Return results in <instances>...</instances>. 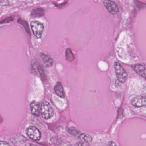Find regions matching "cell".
Here are the masks:
<instances>
[{"label":"cell","instance_id":"8fae6325","mask_svg":"<svg viewBox=\"0 0 146 146\" xmlns=\"http://www.w3.org/2000/svg\"><path fill=\"white\" fill-rule=\"evenodd\" d=\"M45 15V11L42 8L34 9L31 12V16L33 18L41 17Z\"/></svg>","mask_w":146,"mask_h":146},{"label":"cell","instance_id":"e0dca14e","mask_svg":"<svg viewBox=\"0 0 146 146\" xmlns=\"http://www.w3.org/2000/svg\"><path fill=\"white\" fill-rule=\"evenodd\" d=\"M14 20V18L13 17H9L7 18L3 19L2 21H0V24H5L10 23H11V22H13Z\"/></svg>","mask_w":146,"mask_h":146},{"label":"cell","instance_id":"ffe728a7","mask_svg":"<svg viewBox=\"0 0 146 146\" xmlns=\"http://www.w3.org/2000/svg\"><path fill=\"white\" fill-rule=\"evenodd\" d=\"M0 146H11V145L7 142L0 141Z\"/></svg>","mask_w":146,"mask_h":146},{"label":"cell","instance_id":"52a82bcc","mask_svg":"<svg viewBox=\"0 0 146 146\" xmlns=\"http://www.w3.org/2000/svg\"><path fill=\"white\" fill-rule=\"evenodd\" d=\"M132 106L136 107H141L146 106V99L141 96H136L131 102Z\"/></svg>","mask_w":146,"mask_h":146},{"label":"cell","instance_id":"277c9868","mask_svg":"<svg viewBox=\"0 0 146 146\" xmlns=\"http://www.w3.org/2000/svg\"><path fill=\"white\" fill-rule=\"evenodd\" d=\"M26 133L29 138L34 141H39L40 139V131L35 126L28 127L26 130Z\"/></svg>","mask_w":146,"mask_h":146},{"label":"cell","instance_id":"ac0fdd59","mask_svg":"<svg viewBox=\"0 0 146 146\" xmlns=\"http://www.w3.org/2000/svg\"><path fill=\"white\" fill-rule=\"evenodd\" d=\"M78 146H90L88 143L84 141H81L78 143Z\"/></svg>","mask_w":146,"mask_h":146},{"label":"cell","instance_id":"9a60e30c","mask_svg":"<svg viewBox=\"0 0 146 146\" xmlns=\"http://www.w3.org/2000/svg\"><path fill=\"white\" fill-rule=\"evenodd\" d=\"M17 23L20 24L24 27L26 32H27L30 36H31L30 31L29 28L28 23H27L26 21H24V20H23V19H19L17 20Z\"/></svg>","mask_w":146,"mask_h":146},{"label":"cell","instance_id":"9c48e42d","mask_svg":"<svg viewBox=\"0 0 146 146\" xmlns=\"http://www.w3.org/2000/svg\"><path fill=\"white\" fill-rule=\"evenodd\" d=\"M54 90L58 96L62 98L64 97L65 94L64 88L60 82H58L54 86Z\"/></svg>","mask_w":146,"mask_h":146},{"label":"cell","instance_id":"3957f363","mask_svg":"<svg viewBox=\"0 0 146 146\" xmlns=\"http://www.w3.org/2000/svg\"><path fill=\"white\" fill-rule=\"evenodd\" d=\"M114 70L117 78L121 83L125 82L127 79V72L125 71L123 67L118 62L114 63Z\"/></svg>","mask_w":146,"mask_h":146},{"label":"cell","instance_id":"6da1fadb","mask_svg":"<svg viewBox=\"0 0 146 146\" xmlns=\"http://www.w3.org/2000/svg\"><path fill=\"white\" fill-rule=\"evenodd\" d=\"M41 113L43 118L48 119L52 117L54 111L51 105L46 101L43 102L42 103L40 108Z\"/></svg>","mask_w":146,"mask_h":146},{"label":"cell","instance_id":"5b68a950","mask_svg":"<svg viewBox=\"0 0 146 146\" xmlns=\"http://www.w3.org/2000/svg\"><path fill=\"white\" fill-rule=\"evenodd\" d=\"M103 3L106 8L111 14L115 15L118 13L119 11L118 7L113 1L109 0H105L103 1Z\"/></svg>","mask_w":146,"mask_h":146},{"label":"cell","instance_id":"44dd1931","mask_svg":"<svg viewBox=\"0 0 146 146\" xmlns=\"http://www.w3.org/2000/svg\"><path fill=\"white\" fill-rule=\"evenodd\" d=\"M108 145L109 146H117L116 143L112 141H110L108 143Z\"/></svg>","mask_w":146,"mask_h":146},{"label":"cell","instance_id":"7c38bea8","mask_svg":"<svg viewBox=\"0 0 146 146\" xmlns=\"http://www.w3.org/2000/svg\"><path fill=\"white\" fill-rule=\"evenodd\" d=\"M67 131H68L69 133L72 135L76 137L80 138L81 137V135H82V133L79 131L78 129L74 127H70L67 128Z\"/></svg>","mask_w":146,"mask_h":146},{"label":"cell","instance_id":"4fadbf2b","mask_svg":"<svg viewBox=\"0 0 146 146\" xmlns=\"http://www.w3.org/2000/svg\"><path fill=\"white\" fill-rule=\"evenodd\" d=\"M36 68H37L38 72H39L42 80L44 81H46L47 76L46 72H45V70H44L43 66L40 64H39L37 61V63H36Z\"/></svg>","mask_w":146,"mask_h":146},{"label":"cell","instance_id":"ba28073f","mask_svg":"<svg viewBox=\"0 0 146 146\" xmlns=\"http://www.w3.org/2000/svg\"><path fill=\"white\" fill-rule=\"evenodd\" d=\"M40 56L46 67H49L52 66L54 64V60L52 58L43 52L40 53Z\"/></svg>","mask_w":146,"mask_h":146},{"label":"cell","instance_id":"603a6c76","mask_svg":"<svg viewBox=\"0 0 146 146\" xmlns=\"http://www.w3.org/2000/svg\"><path fill=\"white\" fill-rule=\"evenodd\" d=\"M72 146V145H69V146Z\"/></svg>","mask_w":146,"mask_h":146},{"label":"cell","instance_id":"8992f818","mask_svg":"<svg viewBox=\"0 0 146 146\" xmlns=\"http://www.w3.org/2000/svg\"><path fill=\"white\" fill-rule=\"evenodd\" d=\"M131 67L137 74L146 79V65L145 64H136L133 65Z\"/></svg>","mask_w":146,"mask_h":146},{"label":"cell","instance_id":"5bb4252c","mask_svg":"<svg viewBox=\"0 0 146 146\" xmlns=\"http://www.w3.org/2000/svg\"><path fill=\"white\" fill-rule=\"evenodd\" d=\"M66 60L70 62H72L75 60V56L70 48H67L66 51Z\"/></svg>","mask_w":146,"mask_h":146},{"label":"cell","instance_id":"7402d4cb","mask_svg":"<svg viewBox=\"0 0 146 146\" xmlns=\"http://www.w3.org/2000/svg\"><path fill=\"white\" fill-rule=\"evenodd\" d=\"M26 146H38L36 144H33V143H29Z\"/></svg>","mask_w":146,"mask_h":146},{"label":"cell","instance_id":"2e32d148","mask_svg":"<svg viewBox=\"0 0 146 146\" xmlns=\"http://www.w3.org/2000/svg\"><path fill=\"white\" fill-rule=\"evenodd\" d=\"M80 138L83 140L84 141L88 143L92 141V140H93L92 137L90 136V135L84 134V133L82 134Z\"/></svg>","mask_w":146,"mask_h":146},{"label":"cell","instance_id":"30bf717a","mask_svg":"<svg viewBox=\"0 0 146 146\" xmlns=\"http://www.w3.org/2000/svg\"><path fill=\"white\" fill-rule=\"evenodd\" d=\"M31 110L33 115L38 116L40 115V109L39 103L36 101H33L31 103Z\"/></svg>","mask_w":146,"mask_h":146},{"label":"cell","instance_id":"d6986e66","mask_svg":"<svg viewBox=\"0 0 146 146\" xmlns=\"http://www.w3.org/2000/svg\"><path fill=\"white\" fill-rule=\"evenodd\" d=\"M9 1H0V5L1 6H7L9 5Z\"/></svg>","mask_w":146,"mask_h":146},{"label":"cell","instance_id":"7a4b0ae2","mask_svg":"<svg viewBox=\"0 0 146 146\" xmlns=\"http://www.w3.org/2000/svg\"><path fill=\"white\" fill-rule=\"evenodd\" d=\"M31 27L35 37L37 39L41 38L44 28L43 24L39 21L34 20L31 23Z\"/></svg>","mask_w":146,"mask_h":146}]
</instances>
